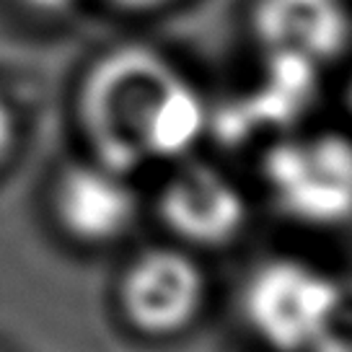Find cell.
<instances>
[{
	"label": "cell",
	"instance_id": "cell-1",
	"mask_svg": "<svg viewBox=\"0 0 352 352\" xmlns=\"http://www.w3.org/2000/svg\"><path fill=\"white\" fill-rule=\"evenodd\" d=\"M76 122L91 161L127 176L187 153L208 127V109L174 60L145 44H120L86 67Z\"/></svg>",
	"mask_w": 352,
	"mask_h": 352
},
{
	"label": "cell",
	"instance_id": "cell-2",
	"mask_svg": "<svg viewBox=\"0 0 352 352\" xmlns=\"http://www.w3.org/2000/svg\"><path fill=\"white\" fill-rule=\"evenodd\" d=\"M205 280L187 254L148 249L135 256L117 283L122 319L145 337H168L197 316Z\"/></svg>",
	"mask_w": 352,
	"mask_h": 352
},
{
	"label": "cell",
	"instance_id": "cell-3",
	"mask_svg": "<svg viewBox=\"0 0 352 352\" xmlns=\"http://www.w3.org/2000/svg\"><path fill=\"white\" fill-rule=\"evenodd\" d=\"M47 202L63 239L88 249L120 241L138 218V197L124 174L91 158L60 166Z\"/></svg>",
	"mask_w": 352,
	"mask_h": 352
},
{
	"label": "cell",
	"instance_id": "cell-4",
	"mask_svg": "<svg viewBox=\"0 0 352 352\" xmlns=\"http://www.w3.org/2000/svg\"><path fill=\"white\" fill-rule=\"evenodd\" d=\"M249 32L267 57L319 67L347 52L352 13L344 0H252Z\"/></svg>",
	"mask_w": 352,
	"mask_h": 352
},
{
	"label": "cell",
	"instance_id": "cell-5",
	"mask_svg": "<svg viewBox=\"0 0 352 352\" xmlns=\"http://www.w3.org/2000/svg\"><path fill=\"white\" fill-rule=\"evenodd\" d=\"M331 287V280L296 262L270 264L249 287V319L277 350H298L316 337Z\"/></svg>",
	"mask_w": 352,
	"mask_h": 352
},
{
	"label": "cell",
	"instance_id": "cell-6",
	"mask_svg": "<svg viewBox=\"0 0 352 352\" xmlns=\"http://www.w3.org/2000/svg\"><path fill=\"white\" fill-rule=\"evenodd\" d=\"M270 179L298 218L334 223L352 212V151L342 143L280 148L270 155Z\"/></svg>",
	"mask_w": 352,
	"mask_h": 352
},
{
	"label": "cell",
	"instance_id": "cell-7",
	"mask_svg": "<svg viewBox=\"0 0 352 352\" xmlns=\"http://www.w3.org/2000/svg\"><path fill=\"white\" fill-rule=\"evenodd\" d=\"M158 215L184 241L215 246L228 241L243 223L239 192L208 166H187L166 184Z\"/></svg>",
	"mask_w": 352,
	"mask_h": 352
},
{
	"label": "cell",
	"instance_id": "cell-8",
	"mask_svg": "<svg viewBox=\"0 0 352 352\" xmlns=\"http://www.w3.org/2000/svg\"><path fill=\"white\" fill-rule=\"evenodd\" d=\"M314 340L329 350L352 352V283H334L329 306L321 316Z\"/></svg>",
	"mask_w": 352,
	"mask_h": 352
},
{
	"label": "cell",
	"instance_id": "cell-9",
	"mask_svg": "<svg viewBox=\"0 0 352 352\" xmlns=\"http://www.w3.org/2000/svg\"><path fill=\"white\" fill-rule=\"evenodd\" d=\"M19 140V127H16V114L8 107V101L0 96V166L11 158Z\"/></svg>",
	"mask_w": 352,
	"mask_h": 352
},
{
	"label": "cell",
	"instance_id": "cell-10",
	"mask_svg": "<svg viewBox=\"0 0 352 352\" xmlns=\"http://www.w3.org/2000/svg\"><path fill=\"white\" fill-rule=\"evenodd\" d=\"M21 8L36 13V16H47V19H55L63 13L73 11L80 0H16Z\"/></svg>",
	"mask_w": 352,
	"mask_h": 352
},
{
	"label": "cell",
	"instance_id": "cell-11",
	"mask_svg": "<svg viewBox=\"0 0 352 352\" xmlns=\"http://www.w3.org/2000/svg\"><path fill=\"white\" fill-rule=\"evenodd\" d=\"M109 8L120 13H132V16H140V13H155L164 11L168 6H174L176 0H104Z\"/></svg>",
	"mask_w": 352,
	"mask_h": 352
},
{
	"label": "cell",
	"instance_id": "cell-12",
	"mask_svg": "<svg viewBox=\"0 0 352 352\" xmlns=\"http://www.w3.org/2000/svg\"><path fill=\"white\" fill-rule=\"evenodd\" d=\"M347 107L352 109V78H350V86H347Z\"/></svg>",
	"mask_w": 352,
	"mask_h": 352
},
{
	"label": "cell",
	"instance_id": "cell-13",
	"mask_svg": "<svg viewBox=\"0 0 352 352\" xmlns=\"http://www.w3.org/2000/svg\"><path fill=\"white\" fill-rule=\"evenodd\" d=\"M321 352H340V350H329V347H321Z\"/></svg>",
	"mask_w": 352,
	"mask_h": 352
}]
</instances>
